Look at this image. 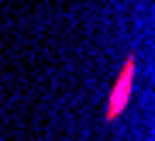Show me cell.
<instances>
[{"mask_svg":"<svg viewBox=\"0 0 155 141\" xmlns=\"http://www.w3.org/2000/svg\"><path fill=\"white\" fill-rule=\"evenodd\" d=\"M131 76H134V59H127L121 79H117V86H114V97H110V103H107V117H104L107 124H114V120L121 117V110L127 107V100H131Z\"/></svg>","mask_w":155,"mask_h":141,"instance_id":"obj_1","label":"cell"}]
</instances>
